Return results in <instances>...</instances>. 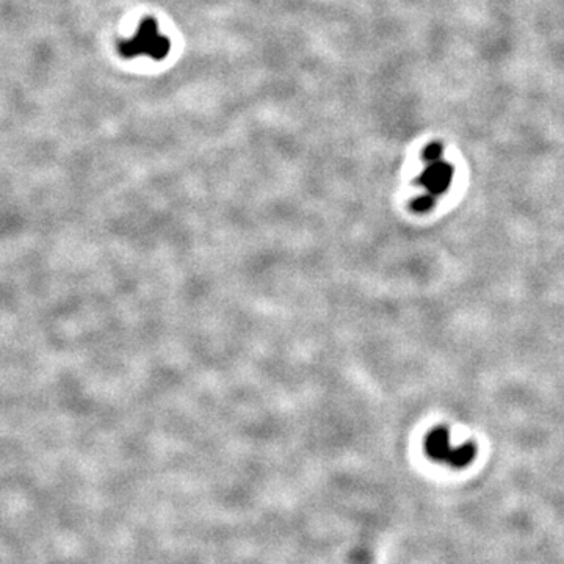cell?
<instances>
[{"mask_svg":"<svg viewBox=\"0 0 564 564\" xmlns=\"http://www.w3.org/2000/svg\"><path fill=\"white\" fill-rule=\"evenodd\" d=\"M434 202H436V201H434V195L426 193V195L417 196L415 199L413 201V208H414L415 212H419V213L428 212V210H431V208H433Z\"/></svg>","mask_w":564,"mask_h":564,"instance_id":"3","label":"cell"},{"mask_svg":"<svg viewBox=\"0 0 564 564\" xmlns=\"http://www.w3.org/2000/svg\"><path fill=\"white\" fill-rule=\"evenodd\" d=\"M425 453L433 461L445 462L455 469H462L469 466L477 456V448L472 444H464L453 447L450 444V434L447 428L437 426L428 433L425 437Z\"/></svg>","mask_w":564,"mask_h":564,"instance_id":"1","label":"cell"},{"mask_svg":"<svg viewBox=\"0 0 564 564\" xmlns=\"http://www.w3.org/2000/svg\"><path fill=\"white\" fill-rule=\"evenodd\" d=\"M442 152H444V149H442L441 144H439V143H433V144L428 146V148L425 149V152H423V157H425V160H426L428 163H433V162L441 160Z\"/></svg>","mask_w":564,"mask_h":564,"instance_id":"4","label":"cell"},{"mask_svg":"<svg viewBox=\"0 0 564 564\" xmlns=\"http://www.w3.org/2000/svg\"><path fill=\"white\" fill-rule=\"evenodd\" d=\"M451 180H453V166L442 160L428 163L425 171L419 177V182L426 190V193L434 196L442 195L450 187Z\"/></svg>","mask_w":564,"mask_h":564,"instance_id":"2","label":"cell"}]
</instances>
